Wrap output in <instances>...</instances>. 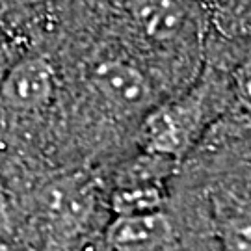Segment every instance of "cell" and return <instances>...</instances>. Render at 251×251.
<instances>
[{
	"label": "cell",
	"instance_id": "6da1fadb",
	"mask_svg": "<svg viewBox=\"0 0 251 251\" xmlns=\"http://www.w3.org/2000/svg\"><path fill=\"white\" fill-rule=\"evenodd\" d=\"M56 75L45 54L19 56L0 82V104L9 112L36 114L50 106Z\"/></svg>",
	"mask_w": 251,
	"mask_h": 251
},
{
	"label": "cell",
	"instance_id": "7a4b0ae2",
	"mask_svg": "<svg viewBox=\"0 0 251 251\" xmlns=\"http://www.w3.org/2000/svg\"><path fill=\"white\" fill-rule=\"evenodd\" d=\"M199 106L196 100H184L154 110L145 119L142 142L152 154L180 156L198 130Z\"/></svg>",
	"mask_w": 251,
	"mask_h": 251
},
{
	"label": "cell",
	"instance_id": "3957f363",
	"mask_svg": "<svg viewBox=\"0 0 251 251\" xmlns=\"http://www.w3.org/2000/svg\"><path fill=\"white\" fill-rule=\"evenodd\" d=\"M91 86L108 106L136 112L149 104L151 86L145 75L123 60H104L91 71Z\"/></svg>",
	"mask_w": 251,
	"mask_h": 251
},
{
	"label": "cell",
	"instance_id": "277c9868",
	"mask_svg": "<svg viewBox=\"0 0 251 251\" xmlns=\"http://www.w3.org/2000/svg\"><path fill=\"white\" fill-rule=\"evenodd\" d=\"M106 238L112 251H173L175 248L173 225L162 210L117 216Z\"/></svg>",
	"mask_w": 251,
	"mask_h": 251
},
{
	"label": "cell",
	"instance_id": "5b68a950",
	"mask_svg": "<svg viewBox=\"0 0 251 251\" xmlns=\"http://www.w3.org/2000/svg\"><path fill=\"white\" fill-rule=\"evenodd\" d=\"M130 13L138 28L152 41H170L184 26V9L177 0H134Z\"/></svg>",
	"mask_w": 251,
	"mask_h": 251
},
{
	"label": "cell",
	"instance_id": "8992f818",
	"mask_svg": "<svg viewBox=\"0 0 251 251\" xmlns=\"http://www.w3.org/2000/svg\"><path fill=\"white\" fill-rule=\"evenodd\" d=\"M112 205L117 216H134L158 212L162 205V194L149 184H136L119 188L112 198Z\"/></svg>",
	"mask_w": 251,
	"mask_h": 251
},
{
	"label": "cell",
	"instance_id": "52a82bcc",
	"mask_svg": "<svg viewBox=\"0 0 251 251\" xmlns=\"http://www.w3.org/2000/svg\"><path fill=\"white\" fill-rule=\"evenodd\" d=\"M220 233L227 251H251V201H242L227 210Z\"/></svg>",
	"mask_w": 251,
	"mask_h": 251
},
{
	"label": "cell",
	"instance_id": "ba28073f",
	"mask_svg": "<svg viewBox=\"0 0 251 251\" xmlns=\"http://www.w3.org/2000/svg\"><path fill=\"white\" fill-rule=\"evenodd\" d=\"M234 91L240 104L251 114V60L244 62L234 71Z\"/></svg>",
	"mask_w": 251,
	"mask_h": 251
},
{
	"label": "cell",
	"instance_id": "9c48e42d",
	"mask_svg": "<svg viewBox=\"0 0 251 251\" xmlns=\"http://www.w3.org/2000/svg\"><path fill=\"white\" fill-rule=\"evenodd\" d=\"M19 58L17 49L13 47V43L8 41H0V82L4 78V75L8 73V69L13 65V62Z\"/></svg>",
	"mask_w": 251,
	"mask_h": 251
},
{
	"label": "cell",
	"instance_id": "30bf717a",
	"mask_svg": "<svg viewBox=\"0 0 251 251\" xmlns=\"http://www.w3.org/2000/svg\"><path fill=\"white\" fill-rule=\"evenodd\" d=\"M8 2L19 9H36L47 6L50 0H8Z\"/></svg>",
	"mask_w": 251,
	"mask_h": 251
},
{
	"label": "cell",
	"instance_id": "8fae6325",
	"mask_svg": "<svg viewBox=\"0 0 251 251\" xmlns=\"http://www.w3.org/2000/svg\"><path fill=\"white\" fill-rule=\"evenodd\" d=\"M244 25H246V28L251 32V8L244 13Z\"/></svg>",
	"mask_w": 251,
	"mask_h": 251
},
{
	"label": "cell",
	"instance_id": "7c38bea8",
	"mask_svg": "<svg viewBox=\"0 0 251 251\" xmlns=\"http://www.w3.org/2000/svg\"><path fill=\"white\" fill-rule=\"evenodd\" d=\"M0 251H15L11 246H8V244H4V242H0Z\"/></svg>",
	"mask_w": 251,
	"mask_h": 251
}]
</instances>
